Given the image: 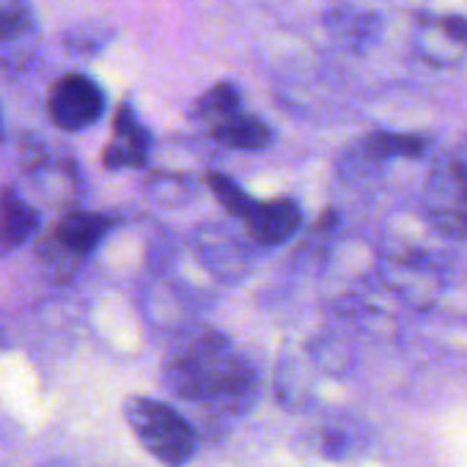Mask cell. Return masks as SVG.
<instances>
[{
	"label": "cell",
	"instance_id": "1",
	"mask_svg": "<svg viewBox=\"0 0 467 467\" xmlns=\"http://www.w3.org/2000/svg\"><path fill=\"white\" fill-rule=\"evenodd\" d=\"M124 418L140 445L165 467H182L192 459L195 434L173 407L146 396H130L124 404Z\"/></svg>",
	"mask_w": 467,
	"mask_h": 467
},
{
	"label": "cell",
	"instance_id": "2",
	"mask_svg": "<svg viewBox=\"0 0 467 467\" xmlns=\"http://www.w3.org/2000/svg\"><path fill=\"white\" fill-rule=\"evenodd\" d=\"M420 206L431 228L445 240H467V160L462 151L442 154L431 162Z\"/></svg>",
	"mask_w": 467,
	"mask_h": 467
},
{
	"label": "cell",
	"instance_id": "3",
	"mask_svg": "<svg viewBox=\"0 0 467 467\" xmlns=\"http://www.w3.org/2000/svg\"><path fill=\"white\" fill-rule=\"evenodd\" d=\"M47 110L56 127L67 132H80L99 121L105 110V94L91 78L67 75L53 83L47 97Z\"/></svg>",
	"mask_w": 467,
	"mask_h": 467
},
{
	"label": "cell",
	"instance_id": "4",
	"mask_svg": "<svg viewBox=\"0 0 467 467\" xmlns=\"http://www.w3.org/2000/svg\"><path fill=\"white\" fill-rule=\"evenodd\" d=\"M415 53L429 67H456L467 56V26L445 17L418 15L415 20Z\"/></svg>",
	"mask_w": 467,
	"mask_h": 467
},
{
	"label": "cell",
	"instance_id": "5",
	"mask_svg": "<svg viewBox=\"0 0 467 467\" xmlns=\"http://www.w3.org/2000/svg\"><path fill=\"white\" fill-rule=\"evenodd\" d=\"M240 220L245 223L248 234L259 245H281L289 237H295L297 228L303 225V212L289 198H273V201L251 198Z\"/></svg>",
	"mask_w": 467,
	"mask_h": 467
},
{
	"label": "cell",
	"instance_id": "6",
	"mask_svg": "<svg viewBox=\"0 0 467 467\" xmlns=\"http://www.w3.org/2000/svg\"><path fill=\"white\" fill-rule=\"evenodd\" d=\"M110 228H113V223L102 214L72 212L58 220L53 237H50V251H58L64 262L78 265L108 237Z\"/></svg>",
	"mask_w": 467,
	"mask_h": 467
},
{
	"label": "cell",
	"instance_id": "7",
	"mask_svg": "<svg viewBox=\"0 0 467 467\" xmlns=\"http://www.w3.org/2000/svg\"><path fill=\"white\" fill-rule=\"evenodd\" d=\"M149 149V135L138 124L130 108H121L116 116V135L113 143L105 149V165L108 168H132L143 165Z\"/></svg>",
	"mask_w": 467,
	"mask_h": 467
},
{
	"label": "cell",
	"instance_id": "8",
	"mask_svg": "<svg viewBox=\"0 0 467 467\" xmlns=\"http://www.w3.org/2000/svg\"><path fill=\"white\" fill-rule=\"evenodd\" d=\"M39 217L12 187L0 190V254L20 248L36 228Z\"/></svg>",
	"mask_w": 467,
	"mask_h": 467
},
{
	"label": "cell",
	"instance_id": "9",
	"mask_svg": "<svg viewBox=\"0 0 467 467\" xmlns=\"http://www.w3.org/2000/svg\"><path fill=\"white\" fill-rule=\"evenodd\" d=\"M212 138L228 149H265L270 143V127L254 116L234 113L231 119L212 127Z\"/></svg>",
	"mask_w": 467,
	"mask_h": 467
},
{
	"label": "cell",
	"instance_id": "10",
	"mask_svg": "<svg viewBox=\"0 0 467 467\" xmlns=\"http://www.w3.org/2000/svg\"><path fill=\"white\" fill-rule=\"evenodd\" d=\"M360 151L371 160H418L429 151V138L407 132H374L360 143Z\"/></svg>",
	"mask_w": 467,
	"mask_h": 467
},
{
	"label": "cell",
	"instance_id": "11",
	"mask_svg": "<svg viewBox=\"0 0 467 467\" xmlns=\"http://www.w3.org/2000/svg\"><path fill=\"white\" fill-rule=\"evenodd\" d=\"M195 113L212 127H217L220 121L231 119L234 113H240V94L231 83H217L212 91H206L201 99H198V108Z\"/></svg>",
	"mask_w": 467,
	"mask_h": 467
},
{
	"label": "cell",
	"instance_id": "12",
	"mask_svg": "<svg viewBox=\"0 0 467 467\" xmlns=\"http://www.w3.org/2000/svg\"><path fill=\"white\" fill-rule=\"evenodd\" d=\"M206 182H209V190L214 192V198L220 201V206H223L228 214L243 217V212H245L248 203H251V195H248L237 182L228 179V176H223V173H209Z\"/></svg>",
	"mask_w": 467,
	"mask_h": 467
},
{
	"label": "cell",
	"instance_id": "13",
	"mask_svg": "<svg viewBox=\"0 0 467 467\" xmlns=\"http://www.w3.org/2000/svg\"><path fill=\"white\" fill-rule=\"evenodd\" d=\"M462 154H464V160H467V143H464V149H462Z\"/></svg>",
	"mask_w": 467,
	"mask_h": 467
},
{
	"label": "cell",
	"instance_id": "14",
	"mask_svg": "<svg viewBox=\"0 0 467 467\" xmlns=\"http://www.w3.org/2000/svg\"><path fill=\"white\" fill-rule=\"evenodd\" d=\"M0 138H4V124H0Z\"/></svg>",
	"mask_w": 467,
	"mask_h": 467
}]
</instances>
